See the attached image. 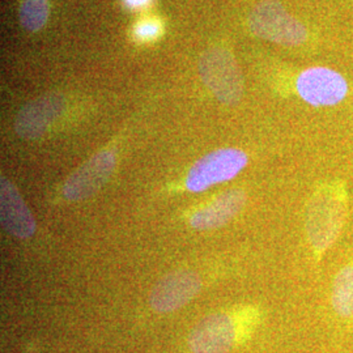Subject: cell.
Here are the masks:
<instances>
[{"label":"cell","instance_id":"6da1fadb","mask_svg":"<svg viewBox=\"0 0 353 353\" xmlns=\"http://www.w3.org/2000/svg\"><path fill=\"white\" fill-rule=\"evenodd\" d=\"M350 210V194L344 181L322 182L313 190L305 210V234L316 261L338 241Z\"/></svg>","mask_w":353,"mask_h":353},{"label":"cell","instance_id":"7a4b0ae2","mask_svg":"<svg viewBox=\"0 0 353 353\" xmlns=\"http://www.w3.org/2000/svg\"><path fill=\"white\" fill-rule=\"evenodd\" d=\"M249 28L256 37L283 46H299L307 38L303 23L276 0H265L255 6L249 16Z\"/></svg>","mask_w":353,"mask_h":353},{"label":"cell","instance_id":"3957f363","mask_svg":"<svg viewBox=\"0 0 353 353\" xmlns=\"http://www.w3.org/2000/svg\"><path fill=\"white\" fill-rule=\"evenodd\" d=\"M199 72L204 84L216 99L227 105H236L243 93L240 68L229 51L214 46L203 52Z\"/></svg>","mask_w":353,"mask_h":353},{"label":"cell","instance_id":"277c9868","mask_svg":"<svg viewBox=\"0 0 353 353\" xmlns=\"http://www.w3.org/2000/svg\"><path fill=\"white\" fill-rule=\"evenodd\" d=\"M246 165L248 156L240 150L223 148L211 152L191 168L186 178V186L190 191L199 192L217 183L230 181Z\"/></svg>","mask_w":353,"mask_h":353},{"label":"cell","instance_id":"5b68a950","mask_svg":"<svg viewBox=\"0 0 353 353\" xmlns=\"http://www.w3.org/2000/svg\"><path fill=\"white\" fill-rule=\"evenodd\" d=\"M297 92L303 101L312 106H334L348 93V84L343 76L327 67H312L297 79Z\"/></svg>","mask_w":353,"mask_h":353},{"label":"cell","instance_id":"8992f818","mask_svg":"<svg viewBox=\"0 0 353 353\" xmlns=\"http://www.w3.org/2000/svg\"><path fill=\"white\" fill-rule=\"evenodd\" d=\"M237 321L227 313L205 316L190 332L189 347L192 353H228L239 339Z\"/></svg>","mask_w":353,"mask_h":353},{"label":"cell","instance_id":"52a82bcc","mask_svg":"<svg viewBox=\"0 0 353 353\" xmlns=\"http://www.w3.org/2000/svg\"><path fill=\"white\" fill-rule=\"evenodd\" d=\"M115 168L112 151L99 152L67 178L63 195L68 201H84L94 195L110 179Z\"/></svg>","mask_w":353,"mask_h":353},{"label":"cell","instance_id":"ba28073f","mask_svg":"<svg viewBox=\"0 0 353 353\" xmlns=\"http://www.w3.org/2000/svg\"><path fill=\"white\" fill-rule=\"evenodd\" d=\"M65 100L61 93H48L26 103L14 119L16 134L26 140L41 138L62 115Z\"/></svg>","mask_w":353,"mask_h":353},{"label":"cell","instance_id":"9c48e42d","mask_svg":"<svg viewBox=\"0 0 353 353\" xmlns=\"http://www.w3.org/2000/svg\"><path fill=\"white\" fill-rule=\"evenodd\" d=\"M201 278L189 270L168 274L152 290L150 303L159 313H170L190 303L201 290Z\"/></svg>","mask_w":353,"mask_h":353},{"label":"cell","instance_id":"30bf717a","mask_svg":"<svg viewBox=\"0 0 353 353\" xmlns=\"http://www.w3.org/2000/svg\"><path fill=\"white\" fill-rule=\"evenodd\" d=\"M0 217L4 229L19 239H29L36 232V221L20 192L1 176L0 181Z\"/></svg>","mask_w":353,"mask_h":353},{"label":"cell","instance_id":"8fae6325","mask_svg":"<svg viewBox=\"0 0 353 353\" xmlns=\"http://www.w3.org/2000/svg\"><path fill=\"white\" fill-rule=\"evenodd\" d=\"M245 204L246 194L242 190H229L194 214L191 217V225L198 230L223 227L240 214Z\"/></svg>","mask_w":353,"mask_h":353},{"label":"cell","instance_id":"7c38bea8","mask_svg":"<svg viewBox=\"0 0 353 353\" xmlns=\"http://www.w3.org/2000/svg\"><path fill=\"white\" fill-rule=\"evenodd\" d=\"M331 306L341 319L353 322V261L343 265L332 280Z\"/></svg>","mask_w":353,"mask_h":353},{"label":"cell","instance_id":"4fadbf2b","mask_svg":"<svg viewBox=\"0 0 353 353\" xmlns=\"http://www.w3.org/2000/svg\"><path fill=\"white\" fill-rule=\"evenodd\" d=\"M50 14L49 0H23L19 19L28 32H38L48 23Z\"/></svg>","mask_w":353,"mask_h":353},{"label":"cell","instance_id":"5bb4252c","mask_svg":"<svg viewBox=\"0 0 353 353\" xmlns=\"http://www.w3.org/2000/svg\"><path fill=\"white\" fill-rule=\"evenodd\" d=\"M160 32V26L157 23L153 21H144L137 28L135 33L139 38L143 39H148V38H154Z\"/></svg>","mask_w":353,"mask_h":353},{"label":"cell","instance_id":"9a60e30c","mask_svg":"<svg viewBox=\"0 0 353 353\" xmlns=\"http://www.w3.org/2000/svg\"><path fill=\"white\" fill-rule=\"evenodd\" d=\"M127 7L130 8H140L150 3V0H125Z\"/></svg>","mask_w":353,"mask_h":353}]
</instances>
